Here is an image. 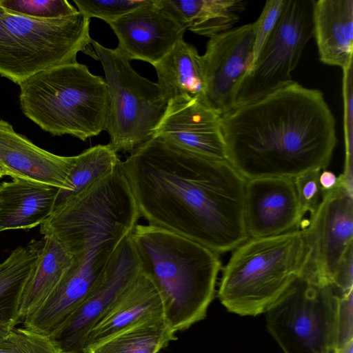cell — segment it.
<instances>
[{
    "label": "cell",
    "mask_w": 353,
    "mask_h": 353,
    "mask_svg": "<svg viewBox=\"0 0 353 353\" xmlns=\"http://www.w3.org/2000/svg\"><path fill=\"white\" fill-rule=\"evenodd\" d=\"M119 168L149 225L219 254L248 239L246 180L228 161L208 159L159 137L134 150Z\"/></svg>",
    "instance_id": "6da1fadb"
},
{
    "label": "cell",
    "mask_w": 353,
    "mask_h": 353,
    "mask_svg": "<svg viewBox=\"0 0 353 353\" xmlns=\"http://www.w3.org/2000/svg\"><path fill=\"white\" fill-rule=\"evenodd\" d=\"M221 126L228 161L245 180L325 169L337 143L323 92L294 81L222 115Z\"/></svg>",
    "instance_id": "7a4b0ae2"
},
{
    "label": "cell",
    "mask_w": 353,
    "mask_h": 353,
    "mask_svg": "<svg viewBox=\"0 0 353 353\" xmlns=\"http://www.w3.org/2000/svg\"><path fill=\"white\" fill-rule=\"evenodd\" d=\"M130 238L142 272L160 294L170 327L184 330L205 319L221 268L219 254L149 224H137Z\"/></svg>",
    "instance_id": "3957f363"
},
{
    "label": "cell",
    "mask_w": 353,
    "mask_h": 353,
    "mask_svg": "<svg viewBox=\"0 0 353 353\" xmlns=\"http://www.w3.org/2000/svg\"><path fill=\"white\" fill-rule=\"evenodd\" d=\"M24 115L54 136L68 134L81 141L105 129V80L77 61L29 77L20 85Z\"/></svg>",
    "instance_id": "277c9868"
},
{
    "label": "cell",
    "mask_w": 353,
    "mask_h": 353,
    "mask_svg": "<svg viewBox=\"0 0 353 353\" xmlns=\"http://www.w3.org/2000/svg\"><path fill=\"white\" fill-rule=\"evenodd\" d=\"M305 245L301 230L248 238L223 268L218 297L240 316L265 313L303 272Z\"/></svg>",
    "instance_id": "5b68a950"
},
{
    "label": "cell",
    "mask_w": 353,
    "mask_h": 353,
    "mask_svg": "<svg viewBox=\"0 0 353 353\" xmlns=\"http://www.w3.org/2000/svg\"><path fill=\"white\" fill-rule=\"evenodd\" d=\"M90 22L79 11L59 18L36 19L0 6V75L19 85L38 72L77 62L79 52L98 60Z\"/></svg>",
    "instance_id": "8992f818"
},
{
    "label": "cell",
    "mask_w": 353,
    "mask_h": 353,
    "mask_svg": "<svg viewBox=\"0 0 353 353\" xmlns=\"http://www.w3.org/2000/svg\"><path fill=\"white\" fill-rule=\"evenodd\" d=\"M92 45L105 76L108 144L117 153L130 154L154 137L168 102L157 83L139 74L116 48L93 39Z\"/></svg>",
    "instance_id": "52a82bcc"
},
{
    "label": "cell",
    "mask_w": 353,
    "mask_h": 353,
    "mask_svg": "<svg viewBox=\"0 0 353 353\" xmlns=\"http://www.w3.org/2000/svg\"><path fill=\"white\" fill-rule=\"evenodd\" d=\"M339 292L298 277L265 313L267 328L283 353H334Z\"/></svg>",
    "instance_id": "ba28073f"
},
{
    "label": "cell",
    "mask_w": 353,
    "mask_h": 353,
    "mask_svg": "<svg viewBox=\"0 0 353 353\" xmlns=\"http://www.w3.org/2000/svg\"><path fill=\"white\" fill-rule=\"evenodd\" d=\"M314 2L285 0L273 32L240 83L234 108L259 99L293 81L292 73L313 37Z\"/></svg>",
    "instance_id": "9c48e42d"
},
{
    "label": "cell",
    "mask_w": 353,
    "mask_h": 353,
    "mask_svg": "<svg viewBox=\"0 0 353 353\" xmlns=\"http://www.w3.org/2000/svg\"><path fill=\"white\" fill-rule=\"evenodd\" d=\"M305 260L301 276L331 285L341 261L353 249V190L338 178L323 192L316 211L301 225Z\"/></svg>",
    "instance_id": "30bf717a"
},
{
    "label": "cell",
    "mask_w": 353,
    "mask_h": 353,
    "mask_svg": "<svg viewBox=\"0 0 353 353\" xmlns=\"http://www.w3.org/2000/svg\"><path fill=\"white\" fill-rule=\"evenodd\" d=\"M130 234L117 248L88 297L48 336L59 352L85 353L86 337L90 330L142 272Z\"/></svg>",
    "instance_id": "8fae6325"
},
{
    "label": "cell",
    "mask_w": 353,
    "mask_h": 353,
    "mask_svg": "<svg viewBox=\"0 0 353 353\" xmlns=\"http://www.w3.org/2000/svg\"><path fill=\"white\" fill-rule=\"evenodd\" d=\"M253 47L251 23L210 38L201 56L205 83L204 101L221 116L234 108L238 88L252 67Z\"/></svg>",
    "instance_id": "7c38bea8"
},
{
    "label": "cell",
    "mask_w": 353,
    "mask_h": 353,
    "mask_svg": "<svg viewBox=\"0 0 353 353\" xmlns=\"http://www.w3.org/2000/svg\"><path fill=\"white\" fill-rule=\"evenodd\" d=\"M221 118L199 97H176L168 101L154 137L208 159L228 161Z\"/></svg>",
    "instance_id": "4fadbf2b"
},
{
    "label": "cell",
    "mask_w": 353,
    "mask_h": 353,
    "mask_svg": "<svg viewBox=\"0 0 353 353\" xmlns=\"http://www.w3.org/2000/svg\"><path fill=\"white\" fill-rule=\"evenodd\" d=\"M118 39L116 50L124 57L153 66L180 39L186 29L160 4L147 0L141 6L107 23Z\"/></svg>",
    "instance_id": "5bb4252c"
},
{
    "label": "cell",
    "mask_w": 353,
    "mask_h": 353,
    "mask_svg": "<svg viewBox=\"0 0 353 353\" xmlns=\"http://www.w3.org/2000/svg\"><path fill=\"white\" fill-rule=\"evenodd\" d=\"M248 238L300 230V212L294 179L265 177L246 180L243 208Z\"/></svg>",
    "instance_id": "9a60e30c"
},
{
    "label": "cell",
    "mask_w": 353,
    "mask_h": 353,
    "mask_svg": "<svg viewBox=\"0 0 353 353\" xmlns=\"http://www.w3.org/2000/svg\"><path fill=\"white\" fill-rule=\"evenodd\" d=\"M74 156H59L45 150L0 119V168L5 175L68 190V176Z\"/></svg>",
    "instance_id": "2e32d148"
},
{
    "label": "cell",
    "mask_w": 353,
    "mask_h": 353,
    "mask_svg": "<svg viewBox=\"0 0 353 353\" xmlns=\"http://www.w3.org/2000/svg\"><path fill=\"white\" fill-rule=\"evenodd\" d=\"M164 317L157 288L142 272L112 308L93 326L86 337L85 353L108 339L141 323Z\"/></svg>",
    "instance_id": "e0dca14e"
},
{
    "label": "cell",
    "mask_w": 353,
    "mask_h": 353,
    "mask_svg": "<svg viewBox=\"0 0 353 353\" xmlns=\"http://www.w3.org/2000/svg\"><path fill=\"white\" fill-rule=\"evenodd\" d=\"M312 23L322 63L343 70L353 62L352 0H314Z\"/></svg>",
    "instance_id": "ac0fdd59"
},
{
    "label": "cell",
    "mask_w": 353,
    "mask_h": 353,
    "mask_svg": "<svg viewBox=\"0 0 353 353\" xmlns=\"http://www.w3.org/2000/svg\"><path fill=\"white\" fill-rule=\"evenodd\" d=\"M59 188L12 179L0 184V232L30 229L52 213Z\"/></svg>",
    "instance_id": "d6986e66"
},
{
    "label": "cell",
    "mask_w": 353,
    "mask_h": 353,
    "mask_svg": "<svg viewBox=\"0 0 353 353\" xmlns=\"http://www.w3.org/2000/svg\"><path fill=\"white\" fill-rule=\"evenodd\" d=\"M154 68L157 83L168 102L179 97H199L204 101L205 83L201 57L183 39L178 41Z\"/></svg>",
    "instance_id": "ffe728a7"
},
{
    "label": "cell",
    "mask_w": 353,
    "mask_h": 353,
    "mask_svg": "<svg viewBox=\"0 0 353 353\" xmlns=\"http://www.w3.org/2000/svg\"><path fill=\"white\" fill-rule=\"evenodd\" d=\"M43 243L32 240L19 246L0 263V331L8 332L21 323L19 305L36 267Z\"/></svg>",
    "instance_id": "44dd1931"
},
{
    "label": "cell",
    "mask_w": 353,
    "mask_h": 353,
    "mask_svg": "<svg viewBox=\"0 0 353 353\" xmlns=\"http://www.w3.org/2000/svg\"><path fill=\"white\" fill-rule=\"evenodd\" d=\"M72 254L59 241L44 236L34 270L23 291L19 310L21 322L47 299L72 264Z\"/></svg>",
    "instance_id": "7402d4cb"
},
{
    "label": "cell",
    "mask_w": 353,
    "mask_h": 353,
    "mask_svg": "<svg viewBox=\"0 0 353 353\" xmlns=\"http://www.w3.org/2000/svg\"><path fill=\"white\" fill-rule=\"evenodd\" d=\"M176 339L175 332L163 317L124 330L101 343L90 353H158Z\"/></svg>",
    "instance_id": "603a6c76"
},
{
    "label": "cell",
    "mask_w": 353,
    "mask_h": 353,
    "mask_svg": "<svg viewBox=\"0 0 353 353\" xmlns=\"http://www.w3.org/2000/svg\"><path fill=\"white\" fill-rule=\"evenodd\" d=\"M120 161L117 153L109 144L97 145L74 156L68 176V190L59 189L54 210L95 180L113 172Z\"/></svg>",
    "instance_id": "cb8c5ba5"
},
{
    "label": "cell",
    "mask_w": 353,
    "mask_h": 353,
    "mask_svg": "<svg viewBox=\"0 0 353 353\" xmlns=\"http://www.w3.org/2000/svg\"><path fill=\"white\" fill-rule=\"evenodd\" d=\"M246 3L243 0H202L197 17L188 30L209 39L228 31L237 22Z\"/></svg>",
    "instance_id": "d4e9b609"
},
{
    "label": "cell",
    "mask_w": 353,
    "mask_h": 353,
    "mask_svg": "<svg viewBox=\"0 0 353 353\" xmlns=\"http://www.w3.org/2000/svg\"><path fill=\"white\" fill-rule=\"evenodd\" d=\"M353 62L343 69V128L345 140V165L339 178L353 190Z\"/></svg>",
    "instance_id": "484cf974"
},
{
    "label": "cell",
    "mask_w": 353,
    "mask_h": 353,
    "mask_svg": "<svg viewBox=\"0 0 353 353\" xmlns=\"http://www.w3.org/2000/svg\"><path fill=\"white\" fill-rule=\"evenodd\" d=\"M0 6L10 12L36 19H55L78 12L66 0H0Z\"/></svg>",
    "instance_id": "4316f807"
},
{
    "label": "cell",
    "mask_w": 353,
    "mask_h": 353,
    "mask_svg": "<svg viewBox=\"0 0 353 353\" xmlns=\"http://www.w3.org/2000/svg\"><path fill=\"white\" fill-rule=\"evenodd\" d=\"M48 336L14 327L0 340V353H58Z\"/></svg>",
    "instance_id": "83f0119b"
},
{
    "label": "cell",
    "mask_w": 353,
    "mask_h": 353,
    "mask_svg": "<svg viewBox=\"0 0 353 353\" xmlns=\"http://www.w3.org/2000/svg\"><path fill=\"white\" fill-rule=\"evenodd\" d=\"M147 0H74L78 11L89 19L106 23L119 18L143 5Z\"/></svg>",
    "instance_id": "f1b7e54d"
},
{
    "label": "cell",
    "mask_w": 353,
    "mask_h": 353,
    "mask_svg": "<svg viewBox=\"0 0 353 353\" xmlns=\"http://www.w3.org/2000/svg\"><path fill=\"white\" fill-rule=\"evenodd\" d=\"M285 3V0L266 1L260 16L254 22L252 23L254 33V47L251 68L279 20Z\"/></svg>",
    "instance_id": "f546056e"
},
{
    "label": "cell",
    "mask_w": 353,
    "mask_h": 353,
    "mask_svg": "<svg viewBox=\"0 0 353 353\" xmlns=\"http://www.w3.org/2000/svg\"><path fill=\"white\" fill-rule=\"evenodd\" d=\"M321 170H311L294 178L300 212L303 219L307 212L310 216L316 211L321 201L323 191L319 184Z\"/></svg>",
    "instance_id": "4dcf8cb0"
},
{
    "label": "cell",
    "mask_w": 353,
    "mask_h": 353,
    "mask_svg": "<svg viewBox=\"0 0 353 353\" xmlns=\"http://www.w3.org/2000/svg\"><path fill=\"white\" fill-rule=\"evenodd\" d=\"M353 290L344 294L339 293L337 315V345L339 348L353 340Z\"/></svg>",
    "instance_id": "1f68e13d"
},
{
    "label": "cell",
    "mask_w": 353,
    "mask_h": 353,
    "mask_svg": "<svg viewBox=\"0 0 353 353\" xmlns=\"http://www.w3.org/2000/svg\"><path fill=\"white\" fill-rule=\"evenodd\" d=\"M353 249L345 255L332 280L331 286L340 293H347L353 290Z\"/></svg>",
    "instance_id": "d6a6232c"
},
{
    "label": "cell",
    "mask_w": 353,
    "mask_h": 353,
    "mask_svg": "<svg viewBox=\"0 0 353 353\" xmlns=\"http://www.w3.org/2000/svg\"><path fill=\"white\" fill-rule=\"evenodd\" d=\"M337 183L338 177L334 172L325 170L321 172L319 184L323 192L332 190L337 185Z\"/></svg>",
    "instance_id": "836d02e7"
},
{
    "label": "cell",
    "mask_w": 353,
    "mask_h": 353,
    "mask_svg": "<svg viewBox=\"0 0 353 353\" xmlns=\"http://www.w3.org/2000/svg\"><path fill=\"white\" fill-rule=\"evenodd\" d=\"M334 353H353V340L336 349Z\"/></svg>",
    "instance_id": "e575fe53"
},
{
    "label": "cell",
    "mask_w": 353,
    "mask_h": 353,
    "mask_svg": "<svg viewBox=\"0 0 353 353\" xmlns=\"http://www.w3.org/2000/svg\"><path fill=\"white\" fill-rule=\"evenodd\" d=\"M3 176H5V173L3 170L0 168V179H1Z\"/></svg>",
    "instance_id": "d590c367"
},
{
    "label": "cell",
    "mask_w": 353,
    "mask_h": 353,
    "mask_svg": "<svg viewBox=\"0 0 353 353\" xmlns=\"http://www.w3.org/2000/svg\"><path fill=\"white\" fill-rule=\"evenodd\" d=\"M8 332H3L0 331V340L7 334Z\"/></svg>",
    "instance_id": "8d00e7d4"
},
{
    "label": "cell",
    "mask_w": 353,
    "mask_h": 353,
    "mask_svg": "<svg viewBox=\"0 0 353 353\" xmlns=\"http://www.w3.org/2000/svg\"><path fill=\"white\" fill-rule=\"evenodd\" d=\"M58 353H74L71 352H59Z\"/></svg>",
    "instance_id": "74e56055"
},
{
    "label": "cell",
    "mask_w": 353,
    "mask_h": 353,
    "mask_svg": "<svg viewBox=\"0 0 353 353\" xmlns=\"http://www.w3.org/2000/svg\"><path fill=\"white\" fill-rule=\"evenodd\" d=\"M334 351H335V350H334Z\"/></svg>",
    "instance_id": "f35d334b"
}]
</instances>
